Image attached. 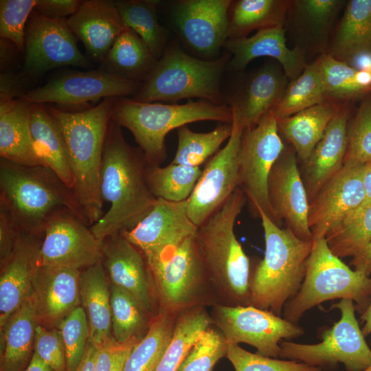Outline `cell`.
<instances>
[{
  "label": "cell",
  "mask_w": 371,
  "mask_h": 371,
  "mask_svg": "<svg viewBox=\"0 0 371 371\" xmlns=\"http://www.w3.org/2000/svg\"><path fill=\"white\" fill-rule=\"evenodd\" d=\"M38 324L32 293L0 330V371L25 370L33 355Z\"/></svg>",
  "instance_id": "obj_29"
},
{
  "label": "cell",
  "mask_w": 371,
  "mask_h": 371,
  "mask_svg": "<svg viewBox=\"0 0 371 371\" xmlns=\"http://www.w3.org/2000/svg\"><path fill=\"white\" fill-rule=\"evenodd\" d=\"M226 145L206 164L188 199V213L198 227L238 188L239 151L243 129L234 122Z\"/></svg>",
  "instance_id": "obj_15"
},
{
  "label": "cell",
  "mask_w": 371,
  "mask_h": 371,
  "mask_svg": "<svg viewBox=\"0 0 371 371\" xmlns=\"http://www.w3.org/2000/svg\"><path fill=\"white\" fill-rule=\"evenodd\" d=\"M341 313L340 319L322 333V341L305 344L282 340L279 357L302 362L311 366L333 368L342 363L346 371H363L371 364V348L355 315L351 300L332 304Z\"/></svg>",
  "instance_id": "obj_9"
},
{
  "label": "cell",
  "mask_w": 371,
  "mask_h": 371,
  "mask_svg": "<svg viewBox=\"0 0 371 371\" xmlns=\"http://www.w3.org/2000/svg\"><path fill=\"white\" fill-rule=\"evenodd\" d=\"M287 83V77L278 65L268 64L258 69L228 99L232 122L243 130L256 126L267 113L280 104Z\"/></svg>",
  "instance_id": "obj_22"
},
{
  "label": "cell",
  "mask_w": 371,
  "mask_h": 371,
  "mask_svg": "<svg viewBox=\"0 0 371 371\" xmlns=\"http://www.w3.org/2000/svg\"><path fill=\"white\" fill-rule=\"evenodd\" d=\"M111 119L133 134L138 147L150 166H160L166 158L165 138L174 129L198 121L212 120L232 123V109L189 100L186 104L142 102L127 97L115 98Z\"/></svg>",
  "instance_id": "obj_5"
},
{
  "label": "cell",
  "mask_w": 371,
  "mask_h": 371,
  "mask_svg": "<svg viewBox=\"0 0 371 371\" xmlns=\"http://www.w3.org/2000/svg\"><path fill=\"white\" fill-rule=\"evenodd\" d=\"M340 106L326 100L291 116L277 120L280 135L290 143L296 155L305 161L322 139Z\"/></svg>",
  "instance_id": "obj_32"
},
{
  "label": "cell",
  "mask_w": 371,
  "mask_h": 371,
  "mask_svg": "<svg viewBox=\"0 0 371 371\" xmlns=\"http://www.w3.org/2000/svg\"><path fill=\"white\" fill-rule=\"evenodd\" d=\"M31 106L19 98L1 100L0 157L18 164L42 166L31 137Z\"/></svg>",
  "instance_id": "obj_30"
},
{
  "label": "cell",
  "mask_w": 371,
  "mask_h": 371,
  "mask_svg": "<svg viewBox=\"0 0 371 371\" xmlns=\"http://www.w3.org/2000/svg\"><path fill=\"white\" fill-rule=\"evenodd\" d=\"M200 167L170 163L166 166L148 164L146 179L157 199L180 202L188 200L201 175Z\"/></svg>",
  "instance_id": "obj_37"
},
{
  "label": "cell",
  "mask_w": 371,
  "mask_h": 371,
  "mask_svg": "<svg viewBox=\"0 0 371 371\" xmlns=\"http://www.w3.org/2000/svg\"><path fill=\"white\" fill-rule=\"evenodd\" d=\"M232 132V123H223L207 133L194 132L187 125L179 128L177 148L171 163L200 167L220 150Z\"/></svg>",
  "instance_id": "obj_38"
},
{
  "label": "cell",
  "mask_w": 371,
  "mask_h": 371,
  "mask_svg": "<svg viewBox=\"0 0 371 371\" xmlns=\"http://www.w3.org/2000/svg\"><path fill=\"white\" fill-rule=\"evenodd\" d=\"M23 232L10 210L0 203L1 263L9 256Z\"/></svg>",
  "instance_id": "obj_53"
},
{
  "label": "cell",
  "mask_w": 371,
  "mask_h": 371,
  "mask_svg": "<svg viewBox=\"0 0 371 371\" xmlns=\"http://www.w3.org/2000/svg\"><path fill=\"white\" fill-rule=\"evenodd\" d=\"M34 352L53 371H66V357L59 330L38 324L34 336Z\"/></svg>",
  "instance_id": "obj_51"
},
{
  "label": "cell",
  "mask_w": 371,
  "mask_h": 371,
  "mask_svg": "<svg viewBox=\"0 0 371 371\" xmlns=\"http://www.w3.org/2000/svg\"><path fill=\"white\" fill-rule=\"evenodd\" d=\"M371 161V95L360 104L348 128L344 164L364 165Z\"/></svg>",
  "instance_id": "obj_48"
},
{
  "label": "cell",
  "mask_w": 371,
  "mask_h": 371,
  "mask_svg": "<svg viewBox=\"0 0 371 371\" xmlns=\"http://www.w3.org/2000/svg\"><path fill=\"white\" fill-rule=\"evenodd\" d=\"M109 284L107 274L101 260L80 271V303L87 317L89 341L95 347L113 339Z\"/></svg>",
  "instance_id": "obj_28"
},
{
  "label": "cell",
  "mask_w": 371,
  "mask_h": 371,
  "mask_svg": "<svg viewBox=\"0 0 371 371\" xmlns=\"http://www.w3.org/2000/svg\"><path fill=\"white\" fill-rule=\"evenodd\" d=\"M67 19H52L33 11L26 28L24 69L31 75H40L63 66L89 65L80 52Z\"/></svg>",
  "instance_id": "obj_16"
},
{
  "label": "cell",
  "mask_w": 371,
  "mask_h": 371,
  "mask_svg": "<svg viewBox=\"0 0 371 371\" xmlns=\"http://www.w3.org/2000/svg\"><path fill=\"white\" fill-rule=\"evenodd\" d=\"M157 60L144 40L125 26L100 63L99 69L123 78L144 82Z\"/></svg>",
  "instance_id": "obj_34"
},
{
  "label": "cell",
  "mask_w": 371,
  "mask_h": 371,
  "mask_svg": "<svg viewBox=\"0 0 371 371\" xmlns=\"http://www.w3.org/2000/svg\"><path fill=\"white\" fill-rule=\"evenodd\" d=\"M226 357L235 371H323L294 360H282L251 353L238 344L229 343Z\"/></svg>",
  "instance_id": "obj_50"
},
{
  "label": "cell",
  "mask_w": 371,
  "mask_h": 371,
  "mask_svg": "<svg viewBox=\"0 0 371 371\" xmlns=\"http://www.w3.org/2000/svg\"><path fill=\"white\" fill-rule=\"evenodd\" d=\"M207 315L201 312L184 315L175 326L171 341L155 371H177L200 334L208 328Z\"/></svg>",
  "instance_id": "obj_43"
},
{
  "label": "cell",
  "mask_w": 371,
  "mask_h": 371,
  "mask_svg": "<svg viewBox=\"0 0 371 371\" xmlns=\"http://www.w3.org/2000/svg\"><path fill=\"white\" fill-rule=\"evenodd\" d=\"M316 61L328 100H345L370 91L363 80L360 68L340 61L327 53Z\"/></svg>",
  "instance_id": "obj_41"
},
{
  "label": "cell",
  "mask_w": 371,
  "mask_h": 371,
  "mask_svg": "<svg viewBox=\"0 0 371 371\" xmlns=\"http://www.w3.org/2000/svg\"><path fill=\"white\" fill-rule=\"evenodd\" d=\"M30 129L34 150L43 166L52 169L73 189V179L60 131L43 104H32Z\"/></svg>",
  "instance_id": "obj_33"
},
{
  "label": "cell",
  "mask_w": 371,
  "mask_h": 371,
  "mask_svg": "<svg viewBox=\"0 0 371 371\" xmlns=\"http://www.w3.org/2000/svg\"><path fill=\"white\" fill-rule=\"evenodd\" d=\"M25 371H53V370L45 364L36 352H33L31 361Z\"/></svg>",
  "instance_id": "obj_59"
},
{
  "label": "cell",
  "mask_w": 371,
  "mask_h": 371,
  "mask_svg": "<svg viewBox=\"0 0 371 371\" xmlns=\"http://www.w3.org/2000/svg\"><path fill=\"white\" fill-rule=\"evenodd\" d=\"M67 22L89 56L100 63L125 27L115 1L109 0L82 1Z\"/></svg>",
  "instance_id": "obj_26"
},
{
  "label": "cell",
  "mask_w": 371,
  "mask_h": 371,
  "mask_svg": "<svg viewBox=\"0 0 371 371\" xmlns=\"http://www.w3.org/2000/svg\"><path fill=\"white\" fill-rule=\"evenodd\" d=\"M146 260L159 297L168 309L188 303L205 273L196 234L175 248Z\"/></svg>",
  "instance_id": "obj_17"
},
{
  "label": "cell",
  "mask_w": 371,
  "mask_h": 371,
  "mask_svg": "<svg viewBox=\"0 0 371 371\" xmlns=\"http://www.w3.org/2000/svg\"><path fill=\"white\" fill-rule=\"evenodd\" d=\"M360 321L364 336L371 335V297L368 306L360 314Z\"/></svg>",
  "instance_id": "obj_58"
},
{
  "label": "cell",
  "mask_w": 371,
  "mask_h": 371,
  "mask_svg": "<svg viewBox=\"0 0 371 371\" xmlns=\"http://www.w3.org/2000/svg\"><path fill=\"white\" fill-rule=\"evenodd\" d=\"M110 290L112 336L117 341L124 342L137 335L144 324L146 311L122 288L111 284Z\"/></svg>",
  "instance_id": "obj_44"
},
{
  "label": "cell",
  "mask_w": 371,
  "mask_h": 371,
  "mask_svg": "<svg viewBox=\"0 0 371 371\" xmlns=\"http://www.w3.org/2000/svg\"><path fill=\"white\" fill-rule=\"evenodd\" d=\"M146 157L126 140L122 126L110 120L100 170V190L109 208L90 229L101 243L134 227L152 209L157 198L149 190Z\"/></svg>",
  "instance_id": "obj_1"
},
{
  "label": "cell",
  "mask_w": 371,
  "mask_h": 371,
  "mask_svg": "<svg viewBox=\"0 0 371 371\" xmlns=\"http://www.w3.org/2000/svg\"><path fill=\"white\" fill-rule=\"evenodd\" d=\"M143 84L99 69L71 71L25 91L19 98L29 104L80 105L107 98L135 96Z\"/></svg>",
  "instance_id": "obj_12"
},
{
  "label": "cell",
  "mask_w": 371,
  "mask_h": 371,
  "mask_svg": "<svg viewBox=\"0 0 371 371\" xmlns=\"http://www.w3.org/2000/svg\"><path fill=\"white\" fill-rule=\"evenodd\" d=\"M371 297V277L350 269L329 249L326 238L313 240L302 285L283 309L284 318L297 324L309 309L328 300H351L361 313Z\"/></svg>",
  "instance_id": "obj_8"
},
{
  "label": "cell",
  "mask_w": 371,
  "mask_h": 371,
  "mask_svg": "<svg viewBox=\"0 0 371 371\" xmlns=\"http://www.w3.org/2000/svg\"><path fill=\"white\" fill-rule=\"evenodd\" d=\"M97 348L89 341L85 355L76 371H95Z\"/></svg>",
  "instance_id": "obj_57"
},
{
  "label": "cell",
  "mask_w": 371,
  "mask_h": 371,
  "mask_svg": "<svg viewBox=\"0 0 371 371\" xmlns=\"http://www.w3.org/2000/svg\"><path fill=\"white\" fill-rule=\"evenodd\" d=\"M362 181L364 190V200L361 205L348 215L344 221L355 216L371 205V161L363 165Z\"/></svg>",
  "instance_id": "obj_55"
},
{
  "label": "cell",
  "mask_w": 371,
  "mask_h": 371,
  "mask_svg": "<svg viewBox=\"0 0 371 371\" xmlns=\"http://www.w3.org/2000/svg\"><path fill=\"white\" fill-rule=\"evenodd\" d=\"M247 201L238 188L201 225L196 239L205 273L221 284L238 305H249L250 261L236 238L234 226Z\"/></svg>",
  "instance_id": "obj_6"
},
{
  "label": "cell",
  "mask_w": 371,
  "mask_h": 371,
  "mask_svg": "<svg viewBox=\"0 0 371 371\" xmlns=\"http://www.w3.org/2000/svg\"><path fill=\"white\" fill-rule=\"evenodd\" d=\"M325 238L329 249L339 258L358 255L371 243V205L333 227Z\"/></svg>",
  "instance_id": "obj_42"
},
{
  "label": "cell",
  "mask_w": 371,
  "mask_h": 371,
  "mask_svg": "<svg viewBox=\"0 0 371 371\" xmlns=\"http://www.w3.org/2000/svg\"><path fill=\"white\" fill-rule=\"evenodd\" d=\"M0 203L23 232L41 237L50 216L63 208L88 225L74 190L43 166L21 165L0 158Z\"/></svg>",
  "instance_id": "obj_3"
},
{
  "label": "cell",
  "mask_w": 371,
  "mask_h": 371,
  "mask_svg": "<svg viewBox=\"0 0 371 371\" xmlns=\"http://www.w3.org/2000/svg\"><path fill=\"white\" fill-rule=\"evenodd\" d=\"M41 238L23 232L9 256L1 263L0 328L32 293Z\"/></svg>",
  "instance_id": "obj_23"
},
{
  "label": "cell",
  "mask_w": 371,
  "mask_h": 371,
  "mask_svg": "<svg viewBox=\"0 0 371 371\" xmlns=\"http://www.w3.org/2000/svg\"><path fill=\"white\" fill-rule=\"evenodd\" d=\"M173 330L171 321L166 314L157 316L146 335L132 350L123 371H155L171 341Z\"/></svg>",
  "instance_id": "obj_40"
},
{
  "label": "cell",
  "mask_w": 371,
  "mask_h": 371,
  "mask_svg": "<svg viewBox=\"0 0 371 371\" xmlns=\"http://www.w3.org/2000/svg\"><path fill=\"white\" fill-rule=\"evenodd\" d=\"M328 100L316 60L306 65L302 74L288 85L276 108L277 120L291 116L304 109Z\"/></svg>",
  "instance_id": "obj_39"
},
{
  "label": "cell",
  "mask_w": 371,
  "mask_h": 371,
  "mask_svg": "<svg viewBox=\"0 0 371 371\" xmlns=\"http://www.w3.org/2000/svg\"><path fill=\"white\" fill-rule=\"evenodd\" d=\"M265 252L251 274L249 305L280 316L303 282L313 241L297 238L260 212Z\"/></svg>",
  "instance_id": "obj_4"
},
{
  "label": "cell",
  "mask_w": 371,
  "mask_h": 371,
  "mask_svg": "<svg viewBox=\"0 0 371 371\" xmlns=\"http://www.w3.org/2000/svg\"><path fill=\"white\" fill-rule=\"evenodd\" d=\"M124 25L135 31L160 58L168 47L167 34L157 16L156 0L115 1Z\"/></svg>",
  "instance_id": "obj_36"
},
{
  "label": "cell",
  "mask_w": 371,
  "mask_h": 371,
  "mask_svg": "<svg viewBox=\"0 0 371 371\" xmlns=\"http://www.w3.org/2000/svg\"><path fill=\"white\" fill-rule=\"evenodd\" d=\"M273 109L267 113L252 128L244 129L239 151V184L248 201L251 214L265 213L279 226L268 197L269 173L284 149Z\"/></svg>",
  "instance_id": "obj_10"
},
{
  "label": "cell",
  "mask_w": 371,
  "mask_h": 371,
  "mask_svg": "<svg viewBox=\"0 0 371 371\" xmlns=\"http://www.w3.org/2000/svg\"><path fill=\"white\" fill-rule=\"evenodd\" d=\"M228 342L217 331H203L188 351L177 371H212L216 363L226 357Z\"/></svg>",
  "instance_id": "obj_47"
},
{
  "label": "cell",
  "mask_w": 371,
  "mask_h": 371,
  "mask_svg": "<svg viewBox=\"0 0 371 371\" xmlns=\"http://www.w3.org/2000/svg\"><path fill=\"white\" fill-rule=\"evenodd\" d=\"M216 324L229 343H245L265 357H279L280 343L303 335L302 328L273 313L248 306H218Z\"/></svg>",
  "instance_id": "obj_11"
},
{
  "label": "cell",
  "mask_w": 371,
  "mask_h": 371,
  "mask_svg": "<svg viewBox=\"0 0 371 371\" xmlns=\"http://www.w3.org/2000/svg\"><path fill=\"white\" fill-rule=\"evenodd\" d=\"M344 3V1L339 0L291 1L296 23L305 33L315 38L326 35Z\"/></svg>",
  "instance_id": "obj_45"
},
{
  "label": "cell",
  "mask_w": 371,
  "mask_h": 371,
  "mask_svg": "<svg viewBox=\"0 0 371 371\" xmlns=\"http://www.w3.org/2000/svg\"><path fill=\"white\" fill-rule=\"evenodd\" d=\"M293 148L285 147L269 173L267 190L278 220L297 238L313 241L308 225L309 201Z\"/></svg>",
  "instance_id": "obj_18"
},
{
  "label": "cell",
  "mask_w": 371,
  "mask_h": 371,
  "mask_svg": "<svg viewBox=\"0 0 371 371\" xmlns=\"http://www.w3.org/2000/svg\"><path fill=\"white\" fill-rule=\"evenodd\" d=\"M65 351L66 371H76L80 365L89 340L86 313L81 306L74 309L57 326Z\"/></svg>",
  "instance_id": "obj_46"
},
{
  "label": "cell",
  "mask_w": 371,
  "mask_h": 371,
  "mask_svg": "<svg viewBox=\"0 0 371 371\" xmlns=\"http://www.w3.org/2000/svg\"><path fill=\"white\" fill-rule=\"evenodd\" d=\"M197 228L188 216V200L173 202L157 199L134 227L120 234L148 258L175 248L196 234Z\"/></svg>",
  "instance_id": "obj_19"
},
{
  "label": "cell",
  "mask_w": 371,
  "mask_h": 371,
  "mask_svg": "<svg viewBox=\"0 0 371 371\" xmlns=\"http://www.w3.org/2000/svg\"><path fill=\"white\" fill-rule=\"evenodd\" d=\"M88 226L68 209L55 212L44 228L38 267H67L80 270L100 261L102 243Z\"/></svg>",
  "instance_id": "obj_13"
},
{
  "label": "cell",
  "mask_w": 371,
  "mask_h": 371,
  "mask_svg": "<svg viewBox=\"0 0 371 371\" xmlns=\"http://www.w3.org/2000/svg\"><path fill=\"white\" fill-rule=\"evenodd\" d=\"M115 98L78 111L48 106L62 134L73 190L89 225L103 216L100 170L106 134Z\"/></svg>",
  "instance_id": "obj_2"
},
{
  "label": "cell",
  "mask_w": 371,
  "mask_h": 371,
  "mask_svg": "<svg viewBox=\"0 0 371 371\" xmlns=\"http://www.w3.org/2000/svg\"><path fill=\"white\" fill-rule=\"evenodd\" d=\"M327 54L347 64L371 57V0L347 3Z\"/></svg>",
  "instance_id": "obj_31"
},
{
  "label": "cell",
  "mask_w": 371,
  "mask_h": 371,
  "mask_svg": "<svg viewBox=\"0 0 371 371\" xmlns=\"http://www.w3.org/2000/svg\"><path fill=\"white\" fill-rule=\"evenodd\" d=\"M37 0L0 1V37L23 52L25 28Z\"/></svg>",
  "instance_id": "obj_49"
},
{
  "label": "cell",
  "mask_w": 371,
  "mask_h": 371,
  "mask_svg": "<svg viewBox=\"0 0 371 371\" xmlns=\"http://www.w3.org/2000/svg\"><path fill=\"white\" fill-rule=\"evenodd\" d=\"M232 0L172 1L170 19L174 30L191 51L204 60L218 58L227 39L228 13Z\"/></svg>",
  "instance_id": "obj_14"
},
{
  "label": "cell",
  "mask_w": 371,
  "mask_h": 371,
  "mask_svg": "<svg viewBox=\"0 0 371 371\" xmlns=\"http://www.w3.org/2000/svg\"><path fill=\"white\" fill-rule=\"evenodd\" d=\"M230 58L227 52L216 59L204 60L190 56L179 47L168 46L133 99L142 102H177L201 98L227 104L221 84Z\"/></svg>",
  "instance_id": "obj_7"
},
{
  "label": "cell",
  "mask_w": 371,
  "mask_h": 371,
  "mask_svg": "<svg viewBox=\"0 0 371 371\" xmlns=\"http://www.w3.org/2000/svg\"><path fill=\"white\" fill-rule=\"evenodd\" d=\"M79 0H37L34 11L52 19H67L78 8Z\"/></svg>",
  "instance_id": "obj_54"
},
{
  "label": "cell",
  "mask_w": 371,
  "mask_h": 371,
  "mask_svg": "<svg viewBox=\"0 0 371 371\" xmlns=\"http://www.w3.org/2000/svg\"><path fill=\"white\" fill-rule=\"evenodd\" d=\"M291 1H232L228 13L227 39L247 37L254 30L283 26Z\"/></svg>",
  "instance_id": "obj_35"
},
{
  "label": "cell",
  "mask_w": 371,
  "mask_h": 371,
  "mask_svg": "<svg viewBox=\"0 0 371 371\" xmlns=\"http://www.w3.org/2000/svg\"><path fill=\"white\" fill-rule=\"evenodd\" d=\"M223 47L232 56L227 67L234 71L244 70L255 58L270 57L277 60L292 81L307 65L302 47L290 49L286 45L283 26L260 30L250 37L227 39Z\"/></svg>",
  "instance_id": "obj_25"
},
{
  "label": "cell",
  "mask_w": 371,
  "mask_h": 371,
  "mask_svg": "<svg viewBox=\"0 0 371 371\" xmlns=\"http://www.w3.org/2000/svg\"><path fill=\"white\" fill-rule=\"evenodd\" d=\"M101 262L111 284L133 296L146 311H152L150 271L142 252L121 234L102 241Z\"/></svg>",
  "instance_id": "obj_24"
},
{
  "label": "cell",
  "mask_w": 371,
  "mask_h": 371,
  "mask_svg": "<svg viewBox=\"0 0 371 371\" xmlns=\"http://www.w3.org/2000/svg\"><path fill=\"white\" fill-rule=\"evenodd\" d=\"M363 165L344 164L309 202L308 225L313 240L327 234L357 210L364 200Z\"/></svg>",
  "instance_id": "obj_20"
},
{
  "label": "cell",
  "mask_w": 371,
  "mask_h": 371,
  "mask_svg": "<svg viewBox=\"0 0 371 371\" xmlns=\"http://www.w3.org/2000/svg\"><path fill=\"white\" fill-rule=\"evenodd\" d=\"M363 371H371V364Z\"/></svg>",
  "instance_id": "obj_60"
},
{
  "label": "cell",
  "mask_w": 371,
  "mask_h": 371,
  "mask_svg": "<svg viewBox=\"0 0 371 371\" xmlns=\"http://www.w3.org/2000/svg\"><path fill=\"white\" fill-rule=\"evenodd\" d=\"M80 270L58 266H38L34 273L32 294L38 322L56 326L80 304Z\"/></svg>",
  "instance_id": "obj_21"
},
{
  "label": "cell",
  "mask_w": 371,
  "mask_h": 371,
  "mask_svg": "<svg viewBox=\"0 0 371 371\" xmlns=\"http://www.w3.org/2000/svg\"><path fill=\"white\" fill-rule=\"evenodd\" d=\"M348 110L339 107L324 135L304 161V183L309 202L344 166L348 146Z\"/></svg>",
  "instance_id": "obj_27"
},
{
  "label": "cell",
  "mask_w": 371,
  "mask_h": 371,
  "mask_svg": "<svg viewBox=\"0 0 371 371\" xmlns=\"http://www.w3.org/2000/svg\"><path fill=\"white\" fill-rule=\"evenodd\" d=\"M353 269L371 277V243L350 261Z\"/></svg>",
  "instance_id": "obj_56"
},
{
  "label": "cell",
  "mask_w": 371,
  "mask_h": 371,
  "mask_svg": "<svg viewBox=\"0 0 371 371\" xmlns=\"http://www.w3.org/2000/svg\"><path fill=\"white\" fill-rule=\"evenodd\" d=\"M141 339L137 335L124 342L113 339L96 347L95 371H123L126 359Z\"/></svg>",
  "instance_id": "obj_52"
}]
</instances>
